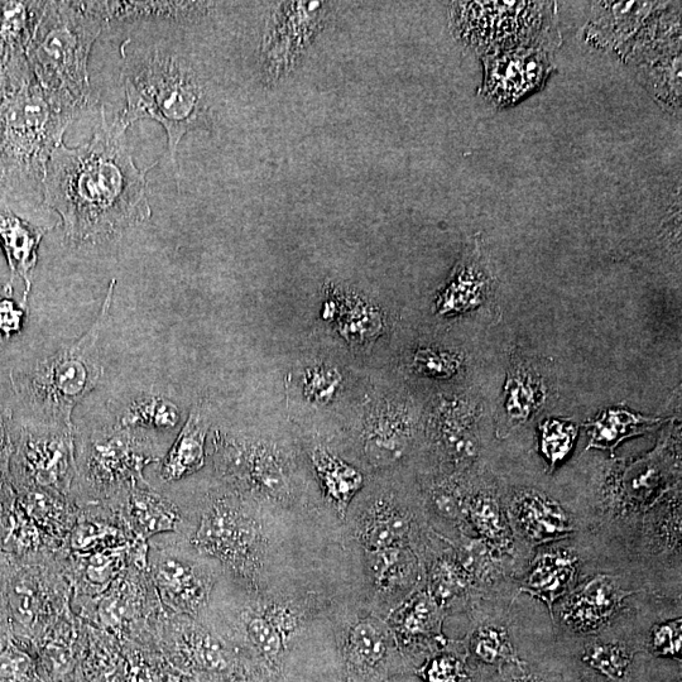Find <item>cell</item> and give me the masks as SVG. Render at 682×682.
<instances>
[{"label":"cell","mask_w":682,"mask_h":682,"mask_svg":"<svg viewBox=\"0 0 682 682\" xmlns=\"http://www.w3.org/2000/svg\"><path fill=\"white\" fill-rule=\"evenodd\" d=\"M436 417L434 440L441 459L453 468H465L477 458L479 443L475 435V410L456 401L443 406Z\"/></svg>","instance_id":"cell-33"},{"label":"cell","mask_w":682,"mask_h":682,"mask_svg":"<svg viewBox=\"0 0 682 682\" xmlns=\"http://www.w3.org/2000/svg\"><path fill=\"white\" fill-rule=\"evenodd\" d=\"M12 454L13 444L0 449V493H7L14 489L11 478Z\"/></svg>","instance_id":"cell-52"},{"label":"cell","mask_w":682,"mask_h":682,"mask_svg":"<svg viewBox=\"0 0 682 682\" xmlns=\"http://www.w3.org/2000/svg\"><path fill=\"white\" fill-rule=\"evenodd\" d=\"M148 555V554H147ZM138 557L98 598L72 609L81 621L117 637L156 646L158 619L165 613L147 566Z\"/></svg>","instance_id":"cell-12"},{"label":"cell","mask_w":682,"mask_h":682,"mask_svg":"<svg viewBox=\"0 0 682 682\" xmlns=\"http://www.w3.org/2000/svg\"><path fill=\"white\" fill-rule=\"evenodd\" d=\"M578 427L571 422L547 420L541 426V453L551 469L561 463L574 448Z\"/></svg>","instance_id":"cell-47"},{"label":"cell","mask_w":682,"mask_h":682,"mask_svg":"<svg viewBox=\"0 0 682 682\" xmlns=\"http://www.w3.org/2000/svg\"><path fill=\"white\" fill-rule=\"evenodd\" d=\"M0 682H47L35 656L14 640L0 645Z\"/></svg>","instance_id":"cell-46"},{"label":"cell","mask_w":682,"mask_h":682,"mask_svg":"<svg viewBox=\"0 0 682 682\" xmlns=\"http://www.w3.org/2000/svg\"><path fill=\"white\" fill-rule=\"evenodd\" d=\"M126 657V682H165L171 666L158 648L146 643L122 642Z\"/></svg>","instance_id":"cell-43"},{"label":"cell","mask_w":682,"mask_h":682,"mask_svg":"<svg viewBox=\"0 0 682 682\" xmlns=\"http://www.w3.org/2000/svg\"><path fill=\"white\" fill-rule=\"evenodd\" d=\"M14 489L12 491H9L7 493H0V506H2V503L6 501L7 498L14 496Z\"/></svg>","instance_id":"cell-57"},{"label":"cell","mask_w":682,"mask_h":682,"mask_svg":"<svg viewBox=\"0 0 682 682\" xmlns=\"http://www.w3.org/2000/svg\"><path fill=\"white\" fill-rule=\"evenodd\" d=\"M85 7L105 23L127 19H191L206 16L214 8L205 2H84Z\"/></svg>","instance_id":"cell-39"},{"label":"cell","mask_w":682,"mask_h":682,"mask_svg":"<svg viewBox=\"0 0 682 682\" xmlns=\"http://www.w3.org/2000/svg\"><path fill=\"white\" fill-rule=\"evenodd\" d=\"M19 508L16 493L0 506V552L18 559H42L62 549Z\"/></svg>","instance_id":"cell-35"},{"label":"cell","mask_w":682,"mask_h":682,"mask_svg":"<svg viewBox=\"0 0 682 682\" xmlns=\"http://www.w3.org/2000/svg\"><path fill=\"white\" fill-rule=\"evenodd\" d=\"M335 641L340 674L345 682H388L405 666L386 619L368 611L353 597L335 614Z\"/></svg>","instance_id":"cell-13"},{"label":"cell","mask_w":682,"mask_h":682,"mask_svg":"<svg viewBox=\"0 0 682 682\" xmlns=\"http://www.w3.org/2000/svg\"><path fill=\"white\" fill-rule=\"evenodd\" d=\"M147 554L148 542L142 541L90 554H74L62 547L59 557L71 588V609L98 598L129 564Z\"/></svg>","instance_id":"cell-23"},{"label":"cell","mask_w":682,"mask_h":682,"mask_svg":"<svg viewBox=\"0 0 682 682\" xmlns=\"http://www.w3.org/2000/svg\"><path fill=\"white\" fill-rule=\"evenodd\" d=\"M13 640V626L9 616L6 599L0 590V645Z\"/></svg>","instance_id":"cell-53"},{"label":"cell","mask_w":682,"mask_h":682,"mask_svg":"<svg viewBox=\"0 0 682 682\" xmlns=\"http://www.w3.org/2000/svg\"><path fill=\"white\" fill-rule=\"evenodd\" d=\"M412 367L416 373L430 378H450L459 372L458 354L436 348H422L413 355Z\"/></svg>","instance_id":"cell-49"},{"label":"cell","mask_w":682,"mask_h":682,"mask_svg":"<svg viewBox=\"0 0 682 682\" xmlns=\"http://www.w3.org/2000/svg\"><path fill=\"white\" fill-rule=\"evenodd\" d=\"M19 83H21V81H14L11 76H9L8 72L0 66V102H2L9 91Z\"/></svg>","instance_id":"cell-55"},{"label":"cell","mask_w":682,"mask_h":682,"mask_svg":"<svg viewBox=\"0 0 682 682\" xmlns=\"http://www.w3.org/2000/svg\"><path fill=\"white\" fill-rule=\"evenodd\" d=\"M354 569L355 597L383 619L425 588L424 565L411 547L364 550L355 546Z\"/></svg>","instance_id":"cell-18"},{"label":"cell","mask_w":682,"mask_h":682,"mask_svg":"<svg viewBox=\"0 0 682 682\" xmlns=\"http://www.w3.org/2000/svg\"><path fill=\"white\" fill-rule=\"evenodd\" d=\"M509 682H527V681H521V680H512V681H509Z\"/></svg>","instance_id":"cell-58"},{"label":"cell","mask_w":682,"mask_h":682,"mask_svg":"<svg viewBox=\"0 0 682 682\" xmlns=\"http://www.w3.org/2000/svg\"><path fill=\"white\" fill-rule=\"evenodd\" d=\"M446 617L444 609L427 589L421 588L398 605L386 622L406 657L412 653L429 655L446 645L449 641L443 631Z\"/></svg>","instance_id":"cell-26"},{"label":"cell","mask_w":682,"mask_h":682,"mask_svg":"<svg viewBox=\"0 0 682 682\" xmlns=\"http://www.w3.org/2000/svg\"><path fill=\"white\" fill-rule=\"evenodd\" d=\"M325 2H282L267 19L261 46V75L266 85H277L301 65L302 59L330 21Z\"/></svg>","instance_id":"cell-17"},{"label":"cell","mask_w":682,"mask_h":682,"mask_svg":"<svg viewBox=\"0 0 682 682\" xmlns=\"http://www.w3.org/2000/svg\"><path fill=\"white\" fill-rule=\"evenodd\" d=\"M682 618L664 619L653 624L650 643L657 655L679 657L682 641Z\"/></svg>","instance_id":"cell-50"},{"label":"cell","mask_w":682,"mask_h":682,"mask_svg":"<svg viewBox=\"0 0 682 682\" xmlns=\"http://www.w3.org/2000/svg\"><path fill=\"white\" fill-rule=\"evenodd\" d=\"M165 682H185V681H184V677H182L180 674H177L176 671H172L171 674L168 675Z\"/></svg>","instance_id":"cell-56"},{"label":"cell","mask_w":682,"mask_h":682,"mask_svg":"<svg viewBox=\"0 0 682 682\" xmlns=\"http://www.w3.org/2000/svg\"><path fill=\"white\" fill-rule=\"evenodd\" d=\"M79 682H126V657L122 642L103 629L85 622Z\"/></svg>","instance_id":"cell-37"},{"label":"cell","mask_w":682,"mask_h":682,"mask_svg":"<svg viewBox=\"0 0 682 682\" xmlns=\"http://www.w3.org/2000/svg\"><path fill=\"white\" fill-rule=\"evenodd\" d=\"M635 595L623 588L621 575L595 574L559 600L552 619L576 635H597L628 613L627 600Z\"/></svg>","instance_id":"cell-20"},{"label":"cell","mask_w":682,"mask_h":682,"mask_svg":"<svg viewBox=\"0 0 682 682\" xmlns=\"http://www.w3.org/2000/svg\"><path fill=\"white\" fill-rule=\"evenodd\" d=\"M139 170L128 146L126 129L100 124L89 142L75 148L59 143L42 184L43 205L60 215L69 242L98 244L119 237L151 218L147 174Z\"/></svg>","instance_id":"cell-2"},{"label":"cell","mask_w":682,"mask_h":682,"mask_svg":"<svg viewBox=\"0 0 682 682\" xmlns=\"http://www.w3.org/2000/svg\"><path fill=\"white\" fill-rule=\"evenodd\" d=\"M660 419L646 417L627 410H608L590 422L589 449L609 451L612 455L626 439L646 434L655 429Z\"/></svg>","instance_id":"cell-40"},{"label":"cell","mask_w":682,"mask_h":682,"mask_svg":"<svg viewBox=\"0 0 682 682\" xmlns=\"http://www.w3.org/2000/svg\"><path fill=\"white\" fill-rule=\"evenodd\" d=\"M305 396L318 405H328L341 386V374L329 365L318 364L307 368L304 374Z\"/></svg>","instance_id":"cell-48"},{"label":"cell","mask_w":682,"mask_h":682,"mask_svg":"<svg viewBox=\"0 0 682 682\" xmlns=\"http://www.w3.org/2000/svg\"><path fill=\"white\" fill-rule=\"evenodd\" d=\"M26 316V309L18 307L16 302L0 297V335L11 338L21 331Z\"/></svg>","instance_id":"cell-51"},{"label":"cell","mask_w":682,"mask_h":682,"mask_svg":"<svg viewBox=\"0 0 682 682\" xmlns=\"http://www.w3.org/2000/svg\"><path fill=\"white\" fill-rule=\"evenodd\" d=\"M209 427V421L204 413L198 407L194 408L175 443L158 463V478L162 483L182 482L205 467Z\"/></svg>","instance_id":"cell-34"},{"label":"cell","mask_w":682,"mask_h":682,"mask_svg":"<svg viewBox=\"0 0 682 682\" xmlns=\"http://www.w3.org/2000/svg\"><path fill=\"white\" fill-rule=\"evenodd\" d=\"M487 285L488 278L480 267L475 252L467 253L456 264L449 282L437 296V312L441 315H456L475 309L482 304Z\"/></svg>","instance_id":"cell-38"},{"label":"cell","mask_w":682,"mask_h":682,"mask_svg":"<svg viewBox=\"0 0 682 682\" xmlns=\"http://www.w3.org/2000/svg\"><path fill=\"white\" fill-rule=\"evenodd\" d=\"M599 633L602 637L597 638L592 635L589 638L585 646L584 660L604 675L612 679H621L631 662V653L622 642L607 641L604 633Z\"/></svg>","instance_id":"cell-44"},{"label":"cell","mask_w":682,"mask_h":682,"mask_svg":"<svg viewBox=\"0 0 682 682\" xmlns=\"http://www.w3.org/2000/svg\"><path fill=\"white\" fill-rule=\"evenodd\" d=\"M551 6L540 2L454 3L451 28L461 42L485 55L555 42L550 30Z\"/></svg>","instance_id":"cell-11"},{"label":"cell","mask_w":682,"mask_h":682,"mask_svg":"<svg viewBox=\"0 0 682 682\" xmlns=\"http://www.w3.org/2000/svg\"><path fill=\"white\" fill-rule=\"evenodd\" d=\"M180 408L168 398L146 395L137 398L120 417L118 424L143 431H167L180 424Z\"/></svg>","instance_id":"cell-41"},{"label":"cell","mask_w":682,"mask_h":682,"mask_svg":"<svg viewBox=\"0 0 682 682\" xmlns=\"http://www.w3.org/2000/svg\"><path fill=\"white\" fill-rule=\"evenodd\" d=\"M123 51L122 80L126 108L114 119L126 129L142 119L160 123L167 133L168 151L179 176L177 151L182 138L195 129L210 127V105L203 80L181 56L153 47L127 54Z\"/></svg>","instance_id":"cell-3"},{"label":"cell","mask_w":682,"mask_h":682,"mask_svg":"<svg viewBox=\"0 0 682 682\" xmlns=\"http://www.w3.org/2000/svg\"><path fill=\"white\" fill-rule=\"evenodd\" d=\"M104 503L118 513L137 541L148 542L152 537L166 533L191 539L196 530V523L185 515L179 504L151 483L133 485Z\"/></svg>","instance_id":"cell-22"},{"label":"cell","mask_w":682,"mask_h":682,"mask_svg":"<svg viewBox=\"0 0 682 682\" xmlns=\"http://www.w3.org/2000/svg\"><path fill=\"white\" fill-rule=\"evenodd\" d=\"M460 645L461 642L449 640L446 645L430 652L417 674L424 682H463L465 671L458 653Z\"/></svg>","instance_id":"cell-45"},{"label":"cell","mask_w":682,"mask_h":682,"mask_svg":"<svg viewBox=\"0 0 682 682\" xmlns=\"http://www.w3.org/2000/svg\"><path fill=\"white\" fill-rule=\"evenodd\" d=\"M117 281L110 282L98 319L78 341L38 362L30 371L13 378L18 396L33 411V420L75 427L74 408L98 386L103 367L98 340L107 323Z\"/></svg>","instance_id":"cell-7"},{"label":"cell","mask_w":682,"mask_h":682,"mask_svg":"<svg viewBox=\"0 0 682 682\" xmlns=\"http://www.w3.org/2000/svg\"><path fill=\"white\" fill-rule=\"evenodd\" d=\"M76 479L72 501L79 507L104 503L120 492L150 483L147 468L165 456L163 446L150 432L103 425L75 429Z\"/></svg>","instance_id":"cell-6"},{"label":"cell","mask_w":682,"mask_h":682,"mask_svg":"<svg viewBox=\"0 0 682 682\" xmlns=\"http://www.w3.org/2000/svg\"><path fill=\"white\" fill-rule=\"evenodd\" d=\"M84 2H47L27 50L37 83L78 115L91 98L90 52L107 26Z\"/></svg>","instance_id":"cell-5"},{"label":"cell","mask_w":682,"mask_h":682,"mask_svg":"<svg viewBox=\"0 0 682 682\" xmlns=\"http://www.w3.org/2000/svg\"><path fill=\"white\" fill-rule=\"evenodd\" d=\"M310 459L326 507L344 525L350 504L364 488L363 473L325 446H315Z\"/></svg>","instance_id":"cell-32"},{"label":"cell","mask_w":682,"mask_h":682,"mask_svg":"<svg viewBox=\"0 0 682 682\" xmlns=\"http://www.w3.org/2000/svg\"><path fill=\"white\" fill-rule=\"evenodd\" d=\"M16 502L52 540L65 546L78 521L80 507L71 498L42 488L16 489Z\"/></svg>","instance_id":"cell-36"},{"label":"cell","mask_w":682,"mask_h":682,"mask_svg":"<svg viewBox=\"0 0 682 682\" xmlns=\"http://www.w3.org/2000/svg\"><path fill=\"white\" fill-rule=\"evenodd\" d=\"M12 432L11 412L0 403V449L12 444Z\"/></svg>","instance_id":"cell-54"},{"label":"cell","mask_w":682,"mask_h":682,"mask_svg":"<svg viewBox=\"0 0 682 682\" xmlns=\"http://www.w3.org/2000/svg\"><path fill=\"white\" fill-rule=\"evenodd\" d=\"M544 400L545 388L539 379L521 369L509 373L504 407L513 421H526Z\"/></svg>","instance_id":"cell-42"},{"label":"cell","mask_w":682,"mask_h":682,"mask_svg":"<svg viewBox=\"0 0 682 682\" xmlns=\"http://www.w3.org/2000/svg\"><path fill=\"white\" fill-rule=\"evenodd\" d=\"M214 479L244 496L291 515L323 523H339L312 515L297 492L295 469L280 446L256 437L216 430L211 439Z\"/></svg>","instance_id":"cell-8"},{"label":"cell","mask_w":682,"mask_h":682,"mask_svg":"<svg viewBox=\"0 0 682 682\" xmlns=\"http://www.w3.org/2000/svg\"><path fill=\"white\" fill-rule=\"evenodd\" d=\"M415 421L410 411L398 403L378 406L365 419L359 445L365 464L387 469L400 463L415 439Z\"/></svg>","instance_id":"cell-24"},{"label":"cell","mask_w":682,"mask_h":682,"mask_svg":"<svg viewBox=\"0 0 682 682\" xmlns=\"http://www.w3.org/2000/svg\"><path fill=\"white\" fill-rule=\"evenodd\" d=\"M78 115L62 108L32 72L0 102V194L41 187L55 148Z\"/></svg>","instance_id":"cell-4"},{"label":"cell","mask_w":682,"mask_h":682,"mask_svg":"<svg viewBox=\"0 0 682 682\" xmlns=\"http://www.w3.org/2000/svg\"><path fill=\"white\" fill-rule=\"evenodd\" d=\"M580 557L574 545L542 546L528 560L518 592L541 600L552 618L555 605L580 583Z\"/></svg>","instance_id":"cell-25"},{"label":"cell","mask_w":682,"mask_h":682,"mask_svg":"<svg viewBox=\"0 0 682 682\" xmlns=\"http://www.w3.org/2000/svg\"><path fill=\"white\" fill-rule=\"evenodd\" d=\"M47 2H0V66L14 81L30 74L27 50Z\"/></svg>","instance_id":"cell-28"},{"label":"cell","mask_w":682,"mask_h":682,"mask_svg":"<svg viewBox=\"0 0 682 682\" xmlns=\"http://www.w3.org/2000/svg\"><path fill=\"white\" fill-rule=\"evenodd\" d=\"M59 552L18 559L0 552V590L6 599L13 640L32 653L48 628L71 609V588Z\"/></svg>","instance_id":"cell-9"},{"label":"cell","mask_w":682,"mask_h":682,"mask_svg":"<svg viewBox=\"0 0 682 682\" xmlns=\"http://www.w3.org/2000/svg\"><path fill=\"white\" fill-rule=\"evenodd\" d=\"M84 622L72 611L47 629L32 648L47 682H79Z\"/></svg>","instance_id":"cell-27"},{"label":"cell","mask_w":682,"mask_h":682,"mask_svg":"<svg viewBox=\"0 0 682 682\" xmlns=\"http://www.w3.org/2000/svg\"><path fill=\"white\" fill-rule=\"evenodd\" d=\"M50 228L36 227L27 220L19 218L6 205H0V244L6 253L11 282L6 287L7 294H12L14 278L21 277L24 290L22 307L26 309L28 295L32 287V272L37 264V252L41 240Z\"/></svg>","instance_id":"cell-29"},{"label":"cell","mask_w":682,"mask_h":682,"mask_svg":"<svg viewBox=\"0 0 682 682\" xmlns=\"http://www.w3.org/2000/svg\"><path fill=\"white\" fill-rule=\"evenodd\" d=\"M75 429L32 420L12 434L14 491L42 488L71 498L76 479Z\"/></svg>","instance_id":"cell-15"},{"label":"cell","mask_w":682,"mask_h":682,"mask_svg":"<svg viewBox=\"0 0 682 682\" xmlns=\"http://www.w3.org/2000/svg\"><path fill=\"white\" fill-rule=\"evenodd\" d=\"M350 541L359 549L411 547L421 557L432 532L422 499L412 502L388 489L358 494L344 521Z\"/></svg>","instance_id":"cell-14"},{"label":"cell","mask_w":682,"mask_h":682,"mask_svg":"<svg viewBox=\"0 0 682 682\" xmlns=\"http://www.w3.org/2000/svg\"><path fill=\"white\" fill-rule=\"evenodd\" d=\"M326 295L328 300L324 304L323 318L333 321L341 338L350 345L364 347L382 334V312L371 302L334 286H330Z\"/></svg>","instance_id":"cell-30"},{"label":"cell","mask_w":682,"mask_h":682,"mask_svg":"<svg viewBox=\"0 0 682 682\" xmlns=\"http://www.w3.org/2000/svg\"><path fill=\"white\" fill-rule=\"evenodd\" d=\"M155 643L184 681L229 682L237 674V652L199 619L163 613L157 622Z\"/></svg>","instance_id":"cell-16"},{"label":"cell","mask_w":682,"mask_h":682,"mask_svg":"<svg viewBox=\"0 0 682 682\" xmlns=\"http://www.w3.org/2000/svg\"><path fill=\"white\" fill-rule=\"evenodd\" d=\"M136 541L109 504L96 503L80 507L78 521L64 547L74 554H90L119 549Z\"/></svg>","instance_id":"cell-31"},{"label":"cell","mask_w":682,"mask_h":682,"mask_svg":"<svg viewBox=\"0 0 682 682\" xmlns=\"http://www.w3.org/2000/svg\"><path fill=\"white\" fill-rule=\"evenodd\" d=\"M348 597L321 587L257 592L223 573L200 621L234 648L240 667L268 682H287L297 652L338 660L335 613Z\"/></svg>","instance_id":"cell-1"},{"label":"cell","mask_w":682,"mask_h":682,"mask_svg":"<svg viewBox=\"0 0 682 682\" xmlns=\"http://www.w3.org/2000/svg\"><path fill=\"white\" fill-rule=\"evenodd\" d=\"M503 507L517 544L530 552L573 539L580 531L578 522L559 502L535 489L512 493Z\"/></svg>","instance_id":"cell-21"},{"label":"cell","mask_w":682,"mask_h":682,"mask_svg":"<svg viewBox=\"0 0 682 682\" xmlns=\"http://www.w3.org/2000/svg\"><path fill=\"white\" fill-rule=\"evenodd\" d=\"M147 566L163 611L199 621L224 573L218 561L177 533L148 540Z\"/></svg>","instance_id":"cell-10"},{"label":"cell","mask_w":682,"mask_h":682,"mask_svg":"<svg viewBox=\"0 0 682 682\" xmlns=\"http://www.w3.org/2000/svg\"><path fill=\"white\" fill-rule=\"evenodd\" d=\"M555 42L522 46L484 55L483 94L498 105L508 107L545 85L551 71Z\"/></svg>","instance_id":"cell-19"}]
</instances>
